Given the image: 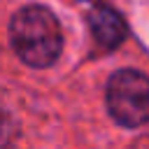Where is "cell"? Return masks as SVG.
Returning a JSON list of instances; mask_svg holds the SVG:
<instances>
[{"label":"cell","mask_w":149,"mask_h":149,"mask_svg":"<svg viewBox=\"0 0 149 149\" xmlns=\"http://www.w3.org/2000/svg\"><path fill=\"white\" fill-rule=\"evenodd\" d=\"M9 42L14 54L30 68H49L63 49L58 19L40 5L19 9L9 23Z\"/></svg>","instance_id":"cell-1"},{"label":"cell","mask_w":149,"mask_h":149,"mask_svg":"<svg viewBox=\"0 0 149 149\" xmlns=\"http://www.w3.org/2000/svg\"><path fill=\"white\" fill-rule=\"evenodd\" d=\"M107 109L116 123L140 128L149 121V77L140 70H119L107 81Z\"/></svg>","instance_id":"cell-2"},{"label":"cell","mask_w":149,"mask_h":149,"mask_svg":"<svg viewBox=\"0 0 149 149\" xmlns=\"http://www.w3.org/2000/svg\"><path fill=\"white\" fill-rule=\"evenodd\" d=\"M86 19H88V28H91L95 42L102 49H116L128 35V26H126L123 16L116 9H112L109 5H102V2L91 5L86 12Z\"/></svg>","instance_id":"cell-3"},{"label":"cell","mask_w":149,"mask_h":149,"mask_svg":"<svg viewBox=\"0 0 149 149\" xmlns=\"http://www.w3.org/2000/svg\"><path fill=\"white\" fill-rule=\"evenodd\" d=\"M12 137V116L0 107V144H7Z\"/></svg>","instance_id":"cell-4"}]
</instances>
